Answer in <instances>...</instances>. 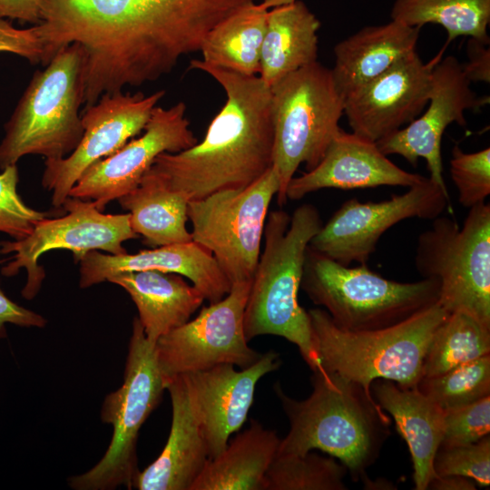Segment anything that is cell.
Masks as SVG:
<instances>
[{
  "mask_svg": "<svg viewBox=\"0 0 490 490\" xmlns=\"http://www.w3.org/2000/svg\"><path fill=\"white\" fill-rule=\"evenodd\" d=\"M258 1L44 0L43 8L61 38L97 63L144 71L175 67L218 24Z\"/></svg>",
  "mask_w": 490,
  "mask_h": 490,
  "instance_id": "1",
  "label": "cell"
},
{
  "mask_svg": "<svg viewBox=\"0 0 490 490\" xmlns=\"http://www.w3.org/2000/svg\"><path fill=\"white\" fill-rule=\"evenodd\" d=\"M191 69L215 79L226 102L204 139L179 152H162L143 174L188 202L216 191L248 187L272 166L270 88L260 76L244 75L193 59Z\"/></svg>",
  "mask_w": 490,
  "mask_h": 490,
  "instance_id": "2",
  "label": "cell"
},
{
  "mask_svg": "<svg viewBox=\"0 0 490 490\" xmlns=\"http://www.w3.org/2000/svg\"><path fill=\"white\" fill-rule=\"evenodd\" d=\"M313 390L297 400L273 387L289 422L277 455L321 450L340 461L354 481L367 479L390 435L391 420L359 384L325 370L312 371Z\"/></svg>",
  "mask_w": 490,
  "mask_h": 490,
  "instance_id": "3",
  "label": "cell"
},
{
  "mask_svg": "<svg viewBox=\"0 0 490 490\" xmlns=\"http://www.w3.org/2000/svg\"><path fill=\"white\" fill-rule=\"evenodd\" d=\"M323 225L318 210L305 203L292 215L270 211L264 227L260 253L243 318L248 341L275 335L296 345L312 371L323 369L316 350L310 320L298 294L307 249Z\"/></svg>",
  "mask_w": 490,
  "mask_h": 490,
  "instance_id": "4",
  "label": "cell"
},
{
  "mask_svg": "<svg viewBox=\"0 0 490 490\" xmlns=\"http://www.w3.org/2000/svg\"><path fill=\"white\" fill-rule=\"evenodd\" d=\"M308 314L322 368L371 394L370 386L378 378L416 387L433 335L449 313L437 302L394 326L368 331L342 329L322 309Z\"/></svg>",
  "mask_w": 490,
  "mask_h": 490,
  "instance_id": "5",
  "label": "cell"
},
{
  "mask_svg": "<svg viewBox=\"0 0 490 490\" xmlns=\"http://www.w3.org/2000/svg\"><path fill=\"white\" fill-rule=\"evenodd\" d=\"M84 54L77 43L60 49L36 71L13 114L0 142V169L15 165L24 155L58 160L80 142L83 128L79 109L83 104Z\"/></svg>",
  "mask_w": 490,
  "mask_h": 490,
  "instance_id": "6",
  "label": "cell"
},
{
  "mask_svg": "<svg viewBox=\"0 0 490 490\" xmlns=\"http://www.w3.org/2000/svg\"><path fill=\"white\" fill-rule=\"evenodd\" d=\"M300 289L345 330L368 331L400 323L438 302L436 279L399 282L367 264L350 268L307 249Z\"/></svg>",
  "mask_w": 490,
  "mask_h": 490,
  "instance_id": "7",
  "label": "cell"
},
{
  "mask_svg": "<svg viewBox=\"0 0 490 490\" xmlns=\"http://www.w3.org/2000/svg\"><path fill=\"white\" fill-rule=\"evenodd\" d=\"M270 88L273 123L272 167L279 188L277 202L286 204V190L298 168L316 167L338 129L344 97L331 70L318 61L292 72Z\"/></svg>",
  "mask_w": 490,
  "mask_h": 490,
  "instance_id": "8",
  "label": "cell"
},
{
  "mask_svg": "<svg viewBox=\"0 0 490 490\" xmlns=\"http://www.w3.org/2000/svg\"><path fill=\"white\" fill-rule=\"evenodd\" d=\"M418 239L416 269L439 282L438 303L490 328V204L469 208L463 227L453 219L432 220Z\"/></svg>",
  "mask_w": 490,
  "mask_h": 490,
  "instance_id": "9",
  "label": "cell"
},
{
  "mask_svg": "<svg viewBox=\"0 0 490 490\" xmlns=\"http://www.w3.org/2000/svg\"><path fill=\"white\" fill-rule=\"evenodd\" d=\"M164 380L160 372L155 344L149 341L138 318L132 321L122 385L106 396L101 419L113 426L110 445L100 461L88 471L73 475L74 490L133 488L139 473L137 439L140 428L158 406Z\"/></svg>",
  "mask_w": 490,
  "mask_h": 490,
  "instance_id": "10",
  "label": "cell"
},
{
  "mask_svg": "<svg viewBox=\"0 0 490 490\" xmlns=\"http://www.w3.org/2000/svg\"><path fill=\"white\" fill-rule=\"evenodd\" d=\"M279 188L271 166L248 187L219 191L188 202L192 240L213 255L231 286L252 280L269 208Z\"/></svg>",
  "mask_w": 490,
  "mask_h": 490,
  "instance_id": "11",
  "label": "cell"
},
{
  "mask_svg": "<svg viewBox=\"0 0 490 490\" xmlns=\"http://www.w3.org/2000/svg\"><path fill=\"white\" fill-rule=\"evenodd\" d=\"M67 212L59 218H44L28 236L21 240L0 242V253L14 252L10 263L2 268L4 276L11 277L21 269L27 271V279L22 289L26 299H34L40 291L45 277L37 260L45 252L65 249L73 252L76 262L93 250L110 254L126 253L122 243L137 239L130 224V213L106 214L95 203L69 196L62 205Z\"/></svg>",
  "mask_w": 490,
  "mask_h": 490,
  "instance_id": "12",
  "label": "cell"
},
{
  "mask_svg": "<svg viewBox=\"0 0 490 490\" xmlns=\"http://www.w3.org/2000/svg\"><path fill=\"white\" fill-rule=\"evenodd\" d=\"M251 281L236 283L220 301L161 337L155 355L165 387L174 377L220 364L245 368L261 356L248 345L243 318Z\"/></svg>",
  "mask_w": 490,
  "mask_h": 490,
  "instance_id": "13",
  "label": "cell"
},
{
  "mask_svg": "<svg viewBox=\"0 0 490 490\" xmlns=\"http://www.w3.org/2000/svg\"><path fill=\"white\" fill-rule=\"evenodd\" d=\"M449 202L450 197L429 177L387 200L350 199L322 225L309 246L342 265L367 264L389 228L411 218L434 220Z\"/></svg>",
  "mask_w": 490,
  "mask_h": 490,
  "instance_id": "14",
  "label": "cell"
},
{
  "mask_svg": "<svg viewBox=\"0 0 490 490\" xmlns=\"http://www.w3.org/2000/svg\"><path fill=\"white\" fill-rule=\"evenodd\" d=\"M164 94V90L150 95L108 93L84 108L81 115L83 133L76 148L64 158L44 162L42 186L52 191L54 207L63 205L89 167L117 152L144 130Z\"/></svg>",
  "mask_w": 490,
  "mask_h": 490,
  "instance_id": "15",
  "label": "cell"
},
{
  "mask_svg": "<svg viewBox=\"0 0 490 490\" xmlns=\"http://www.w3.org/2000/svg\"><path fill=\"white\" fill-rule=\"evenodd\" d=\"M186 104L156 106L143 130L112 155L89 167L69 196L92 201L99 211L127 194L140 183L155 158L162 152H179L198 142L186 117Z\"/></svg>",
  "mask_w": 490,
  "mask_h": 490,
  "instance_id": "16",
  "label": "cell"
},
{
  "mask_svg": "<svg viewBox=\"0 0 490 490\" xmlns=\"http://www.w3.org/2000/svg\"><path fill=\"white\" fill-rule=\"evenodd\" d=\"M462 71V64L452 55L441 58L432 71L427 110L406 127L377 142L385 154L402 156L413 167L424 158L429 178L449 196L443 176L442 137L446 127L456 122L466 126L465 112L489 103V96L478 97Z\"/></svg>",
  "mask_w": 490,
  "mask_h": 490,
  "instance_id": "17",
  "label": "cell"
},
{
  "mask_svg": "<svg viewBox=\"0 0 490 490\" xmlns=\"http://www.w3.org/2000/svg\"><path fill=\"white\" fill-rule=\"evenodd\" d=\"M445 48L425 64L416 51L344 98L353 133L377 142L415 120L428 103L432 71Z\"/></svg>",
  "mask_w": 490,
  "mask_h": 490,
  "instance_id": "18",
  "label": "cell"
},
{
  "mask_svg": "<svg viewBox=\"0 0 490 490\" xmlns=\"http://www.w3.org/2000/svg\"><path fill=\"white\" fill-rule=\"evenodd\" d=\"M280 365L279 354L270 350L240 370L231 364H220L180 375L206 441L210 459L226 447L230 435L239 431L247 420L257 383Z\"/></svg>",
  "mask_w": 490,
  "mask_h": 490,
  "instance_id": "19",
  "label": "cell"
},
{
  "mask_svg": "<svg viewBox=\"0 0 490 490\" xmlns=\"http://www.w3.org/2000/svg\"><path fill=\"white\" fill-rule=\"evenodd\" d=\"M425 176L408 172L392 162L377 143L338 129L326 152L312 170L293 177L287 201L300 200L322 189H366L379 186L411 187Z\"/></svg>",
  "mask_w": 490,
  "mask_h": 490,
  "instance_id": "20",
  "label": "cell"
},
{
  "mask_svg": "<svg viewBox=\"0 0 490 490\" xmlns=\"http://www.w3.org/2000/svg\"><path fill=\"white\" fill-rule=\"evenodd\" d=\"M79 262L82 289L121 272L150 270L187 278L210 304L222 299L231 289L213 255L193 240L142 250L134 254H105L93 250Z\"/></svg>",
  "mask_w": 490,
  "mask_h": 490,
  "instance_id": "21",
  "label": "cell"
},
{
  "mask_svg": "<svg viewBox=\"0 0 490 490\" xmlns=\"http://www.w3.org/2000/svg\"><path fill=\"white\" fill-rule=\"evenodd\" d=\"M166 389L172 409L170 434L160 456L137 474L138 490H191L210 459L181 376L167 382Z\"/></svg>",
  "mask_w": 490,
  "mask_h": 490,
  "instance_id": "22",
  "label": "cell"
},
{
  "mask_svg": "<svg viewBox=\"0 0 490 490\" xmlns=\"http://www.w3.org/2000/svg\"><path fill=\"white\" fill-rule=\"evenodd\" d=\"M370 392L380 407L393 417L407 444L416 490H426L436 476L433 462L444 433V409L416 387H402L388 379H375Z\"/></svg>",
  "mask_w": 490,
  "mask_h": 490,
  "instance_id": "23",
  "label": "cell"
},
{
  "mask_svg": "<svg viewBox=\"0 0 490 490\" xmlns=\"http://www.w3.org/2000/svg\"><path fill=\"white\" fill-rule=\"evenodd\" d=\"M420 29L391 20L363 27L338 43L334 47L335 64L330 70L343 97L416 51Z\"/></svg>",
  "mask_w": 490,
  "mask_h": 490,
  "instance_id": "24",
  "label": "cell"
},
{
  "mask_svg": "<svg viewBox=\"0 0 490 490\" xmlns=\"http://www.w3.org/2000/svg\"><path fill=\"white\" fill-rule=\"evenodd\" d=\"M134 302L147 339L152 343L190 320L204 297L182 276L160 270L121 272L107 279Z\"/></svg>",
  "mask_w": 490,
  "mask_h": 490,
  "instance_id": "25",
  "label": "cell"
},
{
  "mask_svg": "<svg viewBox=\"0 0 490 490\" xmlns=\"http://www.w3.org/2000/svg\"><path fill=\"white\" fill-rule=\"evenodd\" d=\"M320 22L300 0L268 11L260 77L271 87L318 59Z\"/></svg>",
  "mask_w": 490,
  "mask_h": 490,
  "instance_id": "26",
  "label": "cell"
},
{
  "mask_svg": "<svg viewBox=\"0 0 490 490\" xmlns=\"http://www.w3.org/2000/svg\"><path fill=\"white\" fill-rule=\"evenodd\" d=\"M279 442L275 430L251 419L249 427L208 460L191 490H265L266 473Z\"/></svg>",
  "mask_w": 490,
  "mask_h": 490,
  "instance_id": "27",
  "label": "cell"
},
{
  "mask_svg": "<svg viewBox=\"0 0 490 490\" xmlns=\"http://www.w3.org/2000/svg\"><path fill=\"white\" fill-rule=\"evenodd\" d=\"M117 201L129 211L132 230L151 248L192 240L186 227L188 201L157 181L142 176L134 190Z\"/></svg>",
  "mask_w": 490,
  "mask_h": 490,
  "instance_id": "28",
  "label": "cell"
},
{
  "mask_svg": "<svg viewBox=\"0 0 490 490\" xmlns=\"http://www.w3.org/2000/svg\"><path fill=\"white\" fill-rule=\"evenodd\" d=\"M268 11L253 3L221 21L204 39L201 60L244 75L259 74Z\"/></svg>",
  "mask_w": 490,
  "mask_h": 490,
  "instance_id": "29",
  "label": "cell"
},
{
  "mask_svg": "<svg viewBox=\"0 0 490 490\" xmlns=\"http://www.w3.org/2000/svg\"><path fill=\"white\" fill-rule=\"evenodd\" d=\"M390 16L408 26L441 25L447 33L445 49L458 36L490 44V0H395Z\"/></svg>",
  "mask_w": 490,
  "mask_h": 490,
  "instance_id": "30",
  "label": "cell"
},
{
  "mask_svg": "<svg viewBox=\"0 0 490 490\" xmlns=\"http://www.w3.org/2000/svg\"><path fill=\"white\" fill-rule=\"evenodd\" d=\"M485 355H490V328L468 314L449 313L433 335L423 377L441 375Z\"/></svg>",
  "mask_w": 490,
  "mask_h": 490,
  "instance_id": "31",
  "label": "cell"
},
{
  "mask_svg": "<svg viewBox=\"0 0 490 490\" xmlns=\"http://www.w3.org/2000/svg\"><path fill=\"white\" fill-rule=\"evenodd\" d=\"M347 467L333 456L309 451L277 455L265 476V490H347Z\"/></svg>",
  "mask_w": 490,
  "mask_h": 490,
  "instance_id": "32",
  "label": "cell"
},
{
  "mask_svg": "<svg viewBox=\"0 0 490 490\" xmlns=\"http://www.w3.org/2000/svg\"><path fill=\"white\" fill-rule=\"evenodd\" d=\"M416 388L442 409L466 406L490 396V355L441 375L425 377Z\"/></svg>",
  "mask_w": 490,
  "mask_h": 490,
  "instance_id": "33",
  "label": "cell"
},
{
  "mask_svg": "<svg viewBox=\"0 0 490 490\" xmlns=\"http://www.w3.org/2000/svg\"><path fill=\"white\" fill-rule=\"evenodd\" d=\"M450 175L461 205L471 208L485 202L490 194V148L467 153L455 145Z\"/></svg>",
  "mask_w": 490,
  "mask_h": 490,
  "instance_id": "34",
  "label": "cell"
},
{
  "mask_svg": "<svg viewBox=\"0 0 490 490\" xmlns=\"http://www.w3.org/2000/svg\"><path fill=\"white\" fill-rule=\"evenodd\" d=\"M433 467L437 476L462 475L482 487L490 485V436L454 446H440Z\"/></svg>",
  "mask_w": 490,
  "mask_h": 490,
  "instance_id": "35",
  "label": "cell"
},
{
  "mask_svg": "<svg viewBox=\"0 0 490 490\" xmlns=\"http://www.w3.org/2000/svg\"><path fill=\"white\" fill-rule=\"evenodd\" d=\"M19 181L16 164L3 169L0 173V231L15 240L30 234L34 225L46 212L27 206L17 192Z\"/></svg>",
  "mask_w": 490,
  "mask_h": 490,
  "instance_id": "36",
  "label": "cell"
},
{
  "mask_svg": "<svg viewBox=\"0 0 490 490\" xmlns=\"http://www.w3.org/2000/svg\"><path fill=\"white\" fill-rule=\"evenodd\" d=\"M490 432V396L474 403L444 409V433L440 446L477 442Z\"/></svg>",
  "mask_w": 490,
  "mask_h": 490,
  "instance_id": "37",
  "label": "cell"
},
{
  "mask_svg": "<svg viewBox=\"0 0 490 490\" xmlns=\"http://www.w3.org/2000/svg\"><path fill=\"white\" fill-rule=\"evenodd\" d=\"M0 52H8L26 59L30 64H41L44 47L37 25L16 28L5 18H0Z\"/></svg>",
  "mask_w": 490,
  "mask_h": 490,
  "instance_id": "38",
  "label": "cell"
},
{
  "mask_svg": "<svg viewBox=\"0 0 490 490\" xmlns=\"http://www.w3.org/2000/svg\"><path fill=\"white\" fill-rule=\"evenodd\" d=\"M3 260H0V264ZM24 328H44L47 320L40 314L12 301L0 288V339L6 338L5 324Z\"/></svg>",
  "mask_w": 490,
  "mask_h": 490,
  "instance_id": "39",
  "label": "cell"
},
{
  "mask_svg": "<svg viewBox=\"0 0 490 490\" xmlns=\"http://www.w3.org/2000/svg\"><path fill=\"white\" fill-rule=\"evenodd\" d=\"M467 62L462 64V71L467 80L472 83H490V48L475 38L466 44Z\"/></svg>",
  "mask_w": 490,
  "mask_h": 490,
  "instance_id": "40",
  "label": "cell"
},
{
  "mask_svg": "<svg viewBox=\"0 0 490 490\" xmlns=\"http://www.w3.org/2000/svg\"><path fill=\"white\" fill-rule=\"evenodd\" d=\"M43 0H0V18L20 23H41Z\"/></svg>",
  "mask_w": 490,
  "mask_h": 490,
  "instance_id": "41",
  "label": "cell"
},
{
  "mask_svg": "<svg viewBox=\"0 0 490 490\" xmlns=\"http://www.w3.org/2000/svg\"><path fill=\"white\" fill-rule=\"evenodd\" d=\"M475 483L462 475L436 476L427 489L436 490H475Z\"/></svg>",
  "mask_w": 490,
  "mask_h": 490,
  "instance_id": "42",
  "label": "cell"
},
{
  "mask_svg": "<svg viewBox=\"0 0 490 490\" xmlns=\"http://www.w3.org/2000/svg\"><path fill=\"white\" fill-rule=\"evenodd\" d=\"M295 1L296 0H261V2L260 4L264 8L270 10V9H271L273 7H277V6H280V5H289V4H291V3L295 2Z\"/></svg>",
  "mask_w": 490,
  "mask_h": 490,
  "instance_id": "43",
  "label": "cell"
}]
</instances>
